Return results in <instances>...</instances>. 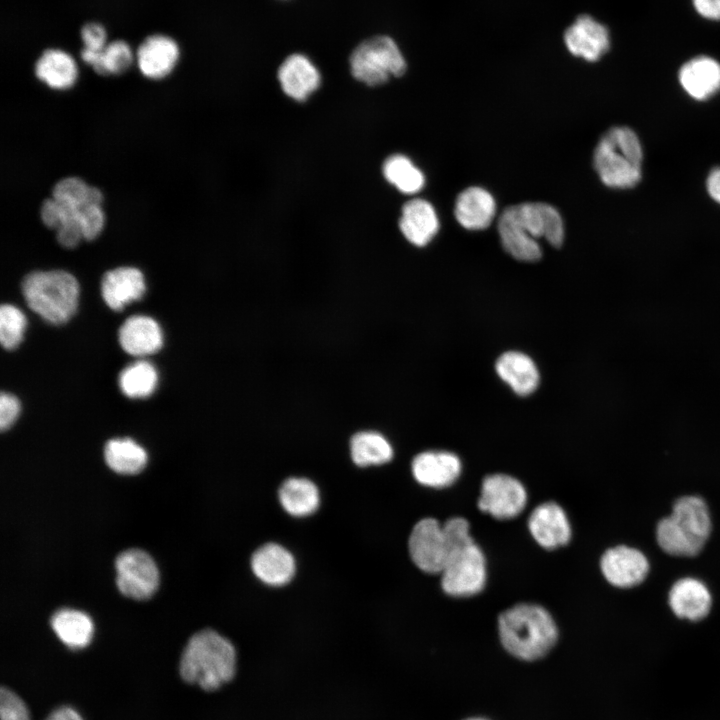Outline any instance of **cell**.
I'll return each instance as SVG.
<instances>
[{
  "instance_id": "6da1fadb",
  "label": "cell",
  "mask_w": 720,
  "mask_h": 720,
  "mask_svg": "<svg viewBox=\"0 0 720 720\" xmlns=\"http://www.w3.org/2000/svg\"><path fill=\"white\" fill-rule=\"evenodd\" d=\"M498 232L504 250L513 258L535 262L542 256L537 239L545 238L559 248L564 240L560 213L543 202H526L507 207L498 219Z\"/></svg>"
},
{
  "instance_id": "7a4b0ae2",
  "label": "cell",
  "mask_w": 720,
  "mask_h": 720,
  "mask_svg": "<svg viewBox=\"0 0 720 720\" xmlns=\"http://www.w3.org/2000/svg\"><path fill=\"white\" fill-rule=\"evenodd\" d=\"M181 678L205 691H215L236 673V651L232 643L212 629L193 634L181 655Z\"/></svg>"
},
{
  "instance_id": "3957f363",
  "label": "cell",
  "mask_w": 720,
  "mask_h": 720,
  "mask_svg": "<svg viewBox=\"0 0 720 720\" xmlns=\"http://www.w3.org/2000/svg\"><path fill=\"white\" fill-rule=\"evenodd\" d=\"M500 641L511 655L524 661L543 658L558 639L551 615L535 604H518L498 619Z\"/></svg>"
},
{
  "instance_id": "277c9868",
  "label": "cell",
  "mask_w": 720,
  "mask_h": 720,
  "mask_svg": "<svg viewBox=\"0 0 720 720\" xmlns=\"http://www.w3.org/2000/svg\"><path fill=\"white\" fill-rule=\"evenodd\" d=\"M712 530V520L705 500L696 495L678 498L672 513L662 518L656 527L659 547L675 557L698 555Z\"/></svg>"
},
{
  "instance_id": "5b68a950",
  "label": "cell",
  "mask_w": 720,
  "mask_h": 720,
  "mask_svg": "<svg viewBox=\"0 0 720 720\" xmlns=\"http://www.w3.org/2000/svg\"><path fill=\"white\" fill-rule=\"evenodd\" d=\"M643 149L638 135L629 127L615 126L599 139L593 166L604 185L614 189L636 186L642 177Z\"/></svg>"
},
{
  "instance_id": "8992f818",
  "label": "cell",
  "mask_w": 720,
  "mask_h": 720,
  "mask_svg": "<svg viewBox=\"0 0 720 720\" xmlns=\"http://www.w3.org/2000/svg\"><path fill=\"white\" fill-rule=\"evenodd\" d=\"M22 292L29 308L54 325L68 321L77 309L78 282L63 270L27 274L22 282Z\"/></svg>"
},
{
  "instance_id": "52a82bcc",
  "label": "cell",
  "mask_w": 720,
  "mask_h": 720,
  "mask_svg": "<svg viewBox=\"0 0 720 720\" xmlns=\"http://www.w3.org/2000/svg\"><path fill=\"white\" fill-rule=\"evenodd\" d=\"M349 65L352 76L368 86L386 83L406 72V61L396 42L377 35L361 42L352 52Z\"/></svg>"
},
{
  "instance_id": "ba28073f",
  "label": "cell",
  "mask_w": 720,
  "mask_h": 720,
  "mask_svg": "<svg viewBox=\"0 0 720 720\" xmlns=\"http://www.w3.org/2000/svg\"><path fill=\"white\" fill-rule=\"evenodd\" d=\"M445 593L468 597L479 593L486 583V562L481 549L470 543L450 554L441 571Z\"/></svg>"
},
{
  "instance_id": "9c48e42d",
  "label": "cell",
  "mask_w": 720,
  "mask_h": 720,
  "mask_svg": "<svg viewBox=\"0 0 720 720\" xmlns=\"http://www.w3.org/2000/svg\"><path fill=\"white\" fill-rule=\"evenodd\" d=\"M116 585L126 597L135 600L150 598L159 585V571L153 558L145 551L131 548L115 559Z\"/></svg>"
},
{
  "instance_id": "30bf717a",
  "label": "cell",
  "mask_w": 720,
  "mask_h": 720,
  "mask_svg": "<svg viewBox=\"0 0 720 720\" xmlns=\"http://www.w3.org/2000/svg\"><path fill=\"white\" fill-rule=\"evenodd\" d=\"M408 548L413 562L426 573H441L450 555L443 527L433 518L422 519L413 527Z\"/></svg>"
},
{
  "instance_id": "8fae6325",
  "label": "cell",
  "mask_w": 720,
  "mask_h": 720,
  "mask_svg": "<svg viewBox=\"0 0 720 720\" xmlns=\"http://www.w3.org/2000/svg\"><path fill=\"white\" fill-rule=\"evenodd\" d=\"M527 502L524 486L505 474L484 478L478 507L497 519H510L522 512Z\"/></svg>"
},
{
  "instance_id": "7c38bea8",
  "label": "cell",
  "mask_w": 720,
  "mask_h": 720,
  "mask_svg": "<svg viewBox=\"0 0 720 720\" xmlns=\"http://www.w3.org/2000/svg\"><path fill=\"white\" fill-rule=\"evenodd\" d=\"M600 568L611 585L625 589L635 587L646 579L649 562L640 550L619 545L604 552Z\"/></svg>"
},
{
  "instance_id": "4fadbf2b",
  "label": "cell",
  "mask_w": 720,
  "mask_h": 720,
  "mask_svg": "<svg viewBox=\"0 0 720 720\" xmlns=\"http://www.w3.org/2000/svg\"><path fill=\"white\" fill-rule=\"evenodd\" d=\"M568 51L589 62L598 61L609 49L608 29L589 15H580L564 33Z\"/></svg>"
},
{
  "instance_id": "5bb4252c",
  "label": "cell",
  "mask_w": 720,
  "mask_h": 720,
  "mask_svg": "<svg viewBox=\"0 0 720 720\" xmlns=\"http://www.w3.org/2000/svg\"><path fill=\"white\" fill-rule=\"evenodd\" d=\"M281 89L286 96L306 101L320 86L321 75L312 61L303 54H292L280 65L277 72Z\"/></svg>"
},
{
  "instance_id": "9a60e30c",
  "label": "cell",
  "mask_w": 720,
  "mask_h": 720,
  "mask_svg": "<svg viewBox=\"0 0 720 720\" xmlns=\"http://www.w3.org/2000/svg\"><path fill=\"white\" fill-rule=\"evenodd\" d=\"M528 527L536 542L546 549L566 545L571 537V528L564 510L554 502L536 507L528 520Z\"/></svg>"
},
{
  "instance_id": "2e32d148",
  "label": "cell",
  "mask_w": 720,
  "mask_h": 720,
  "mask_svg": "<svg viewBox=\"0 0 720 720\" xmlns=\"http://www.w3.org/2000/svg\"><path fill=\"white\" fill-rule=\"evenodd\" d=\"M668 604L678 618L696 622L709 614L712 596L702 581L693 577H684L672 585L668 594Z\"/></svg>"
},
{
  "instance_id": "e0dca14e",
  "label": "cell",
  "mask_w": 720,
  "mask_h": 720,
  "mask_svg": "<svg viewBox=\"0 0 720 720\" xmlns=\"http://www.w3.org/2000/svg\"><path fill=\"white\" fill-rule=\"evenodd\" d=\"M179 55V46L174 39L156 34L145 38L140 44L136 60L139 70L145 77L161 79L171 73Z\"/></svg>"
},
{
  "instance_id": "ac0fdd59",
  "label": "cell",
  "mask_w": 720,
  "mask_h": 720,
  "mask_svg": "<svg viewBox=\"0 0 720 720\" xmlns=\"http://www.w3.org/2000/svg\"><path fill=\"white\" fill-rule=\"evenodd\" d=\"M411 468L414 478L420 484L443 488L456 481L461 472V462L450 452L427 451L414 457Z\"/></svg>"
},
{
  "instance_id": "d6986e66",
  "label": "cell",
  "mask_w": 720,
  "mask_h": 720,
  "mask_svg": "<svg viewBox=\"0 0 720 720\" xmlns=\"http://www.w3.org/2000/svg\"><path fill=\"white\" fill-rule=\"evenodd\" d=\"M679 82L693 99L704 101L720 91V63L709 56H697L682 65Z\"/></svg>"
},
{
  "instance_id": "ffe728a7",
  "label": "cell",
  "mask_w": 720,
  "mask_h": 720,
  "mask_svg": "<svg viewBox=\"0 0 720 720\" xmlns=\"http://www.w3.org/2000/svg\"><path fill=\"white\" fill-rule=\"evenodd\" d=\"M142 272L135 267H118L107 271L101 282V293L106 304L119 311L127 304L142 298L145 292Z\"/></svg>"
},
{
  "instance_id": "44dd1931",
  "label": "cell",
  "mask_w": 720,
  "mask_h": 720,
  "mask_svg": "<svg viewBox=\"0 0 720 720\" xmlns=\"http://www.w3.org/2000/svg\"><path fill=\"white\" fill-rule=\"evenodd\" d=\"M399 228L411 244L423 247L437 234L439 219L430 202L412 199L402 207Z\"/></svg>"
},
{
  "instance_id": "7402d4cb",
  "label": "cell",
  "mask_w": 720,
  "mask_h": 720,
  "mask_svg": "<svg viewBox=\"0 0 720 720\" xmlns=\"http://www.w3.org/2000/svg\"><path fill=\"white\" fill-rule=\"evenodd\" d=\"M251 568L262 582L272 586H281L288 583L294 576L295 560L283 546L267 543L253 553Z\"/></svg>"
},
{
  "instance_id": "603a6c76",
  "label": "cell",
  "mask_w": 720,
  "mask_h": 720,
  "mask_svg": "<svg viewBox=\"0 0 720 720\" xmlns=\"http://www.w3.org/2000/svg\"><path fill=\"white\" fill-rule=\"evenodd\" d=\"M455 218L467 230H483L495 218L496 203L487 190L473 186L463 190L455 201Z\"/></svg>"
},
{
  "instance_id": "cb8c5ba5",
  "label": "cell",
  "mask_w": 720,
  "mask_h": 720,
  "mask_svg": "<svg viewBox=\"0 0 720 720\" xmlns=\"http://www.w3.org/2000/svg\"><path fill=\"white\" fill-rule=\"evenodd\" d=\"M119 343L133 356L156 353L162 346L163 336L158 323L151 317L135 315L127 318L119 329Z\"/></svg>"
},
{
  "instance_id": "d4e9b609",
  "label": "cell",
  "mask_w": 720,
  "mask_h": 720,
  "mask_svg": "<svg viewBox=\"0 0 720 720\" xmlns=\"http://www.w3.org/2000/svg\"><path fill=\"white\" fill-rule=\"evenodd\" d=\"M496 371L515 393L527 396L534 392L539 383V373L533 360L524 353L509 351L496 362Z\"/></svg>"
},
{
  "instance_id": "484cf974",
  "label": "cell",
  "mask_w": 720,
  "mask_h": 720,
  "mask_svg": "<svg viewBox=\"0 0 720 720\" xmlns=\"http://www.w3.org/2000/svg\"><path fill=\"white\" fill-rule=\"evenodd\" d=\"M36 77L53 89L72 87L78 77L75 60L60 49H47L35 64Z\"/></svg>"
},
{
  "instance_id": "4316f807",
  "label": "cell",
  "mask_w": 720,
  "mask_h": 720,
  "mask_svg": "<svg viewBox=\"0 0 720 720\" xmlns=\"http://www.w3.org/2000/svg\"><path fill=\"white\" fill-rule=\"evenodd\" d=\"M50 624L57 637L69 648H84L92 639L93 623L82 611L59 609L52 615Z\"/></svg>"
},
{
  "instance_id": "83f0119b",
  "label": "cell",
  "mask_w": 720,
  "mask_h": 720,
  "mask_svg": "<svg viewBox=\"0 0 720 720\" xmlns=\"http://www.w3.org/2000/svg\"><path fill=\"white\" fill-rule=\"evenodd\" d=\"M279 500L287 513L295 517H303L317 510L320 495L317 486L311 480L292 477L282 483Z\"/></svg>"
},
{
  "instance_id": "f1b7e54d",
  "label": "cell",
  "mask_w": 720,
  "mask_h": 720,
  "mask_svg": "<svg viewBox=\"0 0 720 720\" xmlns=\"http://www.w3.org/2000/svg\"><path fill=\"white\" fill-rule=\"evenodd\" d=\"M104 458L114 472L130 475L139 473L145 467L147 453L130 438H116L105 444Z\"/></svg>"
},
{
  "instance_id": "f546056e",
  "label": "cell",
  "mask_w": 720,
  "mask_h": 720,
  "mask_svg": "<svg viewBox=\"0 0 720 720\" xmlns=\"http://www.w3.org/2000/svg\"><path fill=\"white\" fill-rule=\"evenodd\" d=\"M350 452L353 462L361 467L384 464L393 457L391 444L375 431L354 434L350 440Z\"/></svg>"
},
{
  "instance_id": "4dcf8cb0",
  "label": "cell",
  "mask_w": 720,
  "mask_h": 720,
  "mask_svg": "<svg viewBox=\"0 0 720 720\" xmlns=\"http://www.w3.org/2000/svg\"><path fill=\"white\" fill-rule=\"evenodd\" d=\"M382 172L386 181L404 194L418 193L425 185L423 172L402 154L388 157L383 163Z\"/></svg>"
},
{
  "instance_id": "1f68e13d",
  "label": "cell",
  "mask_w": 720,
  "mask_h": 720,
  "mask_svg": "<svg viewBox=\"0 0 720 720\" xmlns=\"http://www.w3.org/2000/svg\"><path fill=\"white\" fill-rule=\"evenodd\" d=\"M52 198L72 211L80 210L88 204H102L101 191L89 186L78 177H66L58 181L52 190Z\"/></svg>"
},
{
  "instance_id": "d6a6232c",
  "label": "cell",
  "mask_w": 720,
  "mask_h": 720,
  "mask_svg": "<svg viewBox=\"0 0 720 720\" xmlns=\"http://www.w3.org/2000/svg\"><path fill=\"white\" fill-rule=\"evenodd\" d=\"M158 374L148 361H136L122 370L119 376L121 391L130 398H144L153 393L157 386Z\"/></svg>"
},
{
  "instance_id": "836d02e7",
  "label": "cell",
  "mask_w": 720,
  "mask_h": 720,
  "mask_svg": "<svg viewBox=\"0 0 720 720\" xmlns=\"http://www.w3.org/2000/svg\"><path fill=\"white\" fill-rule=\"evenodd\" d=\"M133 62V52L128 43L115 40L107 43L92 65L100 75H117L125 72Z\"/></svg>"
},
{
  "instance_id": "e575fe53",
  "label": "cell",
  "mask_w": 720,
  "mask_h": 720,
  "mask_svg": "<svg viewBox=\"0 0 720 720\" xmlns=\"http://www.w3.org/2000/svg\"><path fill=\"white\" fill-rule=\"evenodd\" d=\"M26 318L20 309L10 304L0 308V341L7 350L16 348L23 339Z\"/></svg>"
},
{
  "instance_id": "d590c367",
  "label": "cell",
  "mask_w": 720,
  "mask_h": 720,
  "mask_svg": "<svg viewBox=\"0 0 720 720\" xmlns=\"http://www.w3.org/2000/svg\"><path fill=\"white\" fill-rule=\"evenodd\" d=\"M75 220L81 228L83 238L95 239L103 230L105 216L101 204H88L75 211Z\"/></svg>"
},
{
  "instance_id": "8d00e7d4",
  "label": "cell",
  "mask_w": 720,
  "mask_h": 720,
  "mask_svg": "<svg viewBox=\"0 0 720 720\" xmlns=\"http://www.w3.org/2000/svg\"><path fill=\"white\" fill-rule=\"evenodd\" d=\"M0 720H30L24 701L6 687L0 690Z\"/></svg>"
},
{
  "instance_id": "74e56055",
  "label": "cell",
  "mask_w": 720,
  "mask_h": 720,
  "mask_svg": "<svg viewBox=\"0 0 720 720\" xmlns=\"http://www.w3.org/2000/svg\"><path fill=\"white\" fill-rule=\"evenodd\" d=\"M442 527L450 547V554L474 542L469 533V523L464 518H450Z\"/></svg>"
},
{
  "instance_id": "f35d334b",
  "label": "cell",
  "mask_w": 720,
  "mask_h": 720,
  "mask_svg": "<svg viewBox=\"0 0 720 720\" xmlns=\"http://www.w3.org/2000/svg\"><path fill=\"white\" fill-rule=\"evenodd\" d=\"M81 38L84 44L81 52L99 53L107 45L106 30L100 23L85 24L81 29Z\"/></svg>"
},
{
  "instance_id": "ab89813d",
  "label": "cell",
  "mask_w": 720,
  "mask_h": 720,
  "mask_svg": "<svg viewBox=\"0 0 720 720\" xmlns=\"http://www.w3.org/2000/svg\"><path fill=\"white\" fill-rule=\"evenodd\" d=\"M20 412L18 399L6 392L0 396V428L2 431L8 429L17 419Z\"/></svg>"
},
{
  "instance_id": "60d3db41",
  "label": "cell",
  "mask_w": 720,
  "mask_h": 720,
  "mask_svg": "<svg viewBox=\"0 0 720 720\" xmlns=\"http://www.w3.org/2000/svg\"><path fill=\"white\" fill-rule=\"evenodd\" d=\"M58 243L65 248H74L84 239L80 226L75 221L62 224L56 229Z\"/></svg>"
},
{
  "instance_id": "b9f144b4",
  "label": "cell",
  "mask_w": 720,
  "mask_h": 720,
  "mask_svg": "<svg viewBox=\"0 0 720 720\" xmlns=\"http://www.w3.org/2000/svg\"><path fill=\"white\" fill-rule=\"evenodd\" d=\"M40 215L43 223L51 228L57 229L61 223V210L54 198L46 199L40 208Z\"/></svg>"
},
{
  "instance_id": "7bdbcfd3",
  "label": "cell",
  "mask_w": 720,
  "mask_h": 720,
  "mask_svg": "<svg viewBox=\"0 0 720 720\" xmlns=\"http://www.w3.org/2000/svg\"><path fill=\"white\" fill-rule=\"evenodd\" d=\"M692 3L702 17L720 20V0H692Z\"/></svg>"
},
{
  "instance_id": "ee69618b",
  "label": "cell",
  "mask_w": 720,
  "mask_h": 720,
  "mask_svg": "<svg viewBox=\"0 0 720 720\" xmlns=\"http://www.w3.org/2000/svg\"><path fill=\"white\" fill-rule=\"evenodd\" d=\"M706 189L709 196L720 204V167L713 168L706 179Z\"/></svg>"
},
{
  "instance_id": "f6af8a7d",
  "label": "cell",
  "mask_w": 720,
  "mask_h": 720,
  "mask_svg": "<svg viewBox=\"0 0 720 720\" xmlns=\"http://www.w3.org/2000/svg\"><path fill=\"white\" fill-rule=\"evenodd\" d=\"M46 720H83L82 717L70 707H60L54 710Z\"/></svg>"
},
{
  "instance_id": "bcb514c9",
  "label": "cell",
  "mask_w": 720,
  "mask_h": 720,
  "mask_svg": "<svg viewBox=\"0 0 720 720\" xmlns=\"http://www.w3.org/2000/svg\"><path fill=\"white\" fill-rule=\"evenodd\" d=\"M464 720H488V719L483 718V717H470V718H467V719H464Z\"/></svg>"
}]
</instances>
